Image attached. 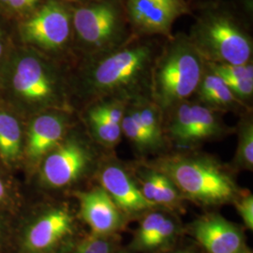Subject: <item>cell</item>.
Instances as JSON below:
<instances>
[{"instance_id":"cell-1","label":"cell","mask_w":253,"mask_h":253,"mask_svg":"<svg viewBox=\"0 0 253 253\" xmlns=\"http://www.w3.org/2000/svg\"><path fill=\"white\" fill-rule=\"evenodd\" d=\"M154 169L169 177L180 194L206 206L234 202L239 195L231 173L207 157L170 156L160 160Z\"/></svg>"},{"instance_id":"cell-2","label":"cell","mask_w":253,"mask_h":253,"mask_svg":"<svg viewBox=\"0 0 253 253\" xmlns=\"http://www.w3.org/2000/svg\"><path fill=\"white\" fill-rule=\"evenodd\" d=\"M204 58L190 39L173 40L156 65L152 93L159 107L177 106L198 89L203 78Z\"/></svg>"},{"instance_id":"cell-3","label":"cell","mask_w":253,"mask_h":253,"mask_svg":"<svg viewBox=\"0 0 253 253\" xmlns=\"http://www.w3.org/2000/svg\"><path fill=\"white\" fill-rule=\"evenodd\" d=\"M208 62L246 65L253 54V43L242 28L226 15L201 19L190 39Z\"/></svg>"},{"instance_id":"cell-4","label":"cell","mask_w":253,"mask_h":253,"mask_svg":"<svg viewBox=\"0 0 253 253\" xmlns=\"http://www.w3.org/2000/svg\"><path fill=\"white\" fill-rule=\"evenodd\" d=\"M153 54L152 46L137 43L109 54L93 71L94 88L105 95L131 89L147 73Z\"/></svg>"},{"instance_id":"cell-5","label":"cell","mask_w":253,"mask_h":253,"mask_svg":"<svg viewBox=\"0 0 253 253\" xmlns=\"http://www.w3.org/2000/svg\"><path fill=\"white\" fill-rule=\"evenodd\" d=\"M76 32L86 44L103 48L115 43L122 31V20L118 7L109 1L92 4L74 12Z\"/></svg>"},{"instance_id":"cell-6","label":"cell","mask_w":253,"mask_h":253,"mask_svg":"<svg viewBox=\"0 0 253 253\" xmlns=\"http://www.w3.org/2000/svg\"><path fill=\"white\" fill-rule=\"evenodd\" d=\"M126 11L140 31L169 35L176 19L190 9L185 0H127Z\"/></svg>"},{"instance_id":"cell-7","label":"cell","mask_w":253,"mask_h":253,"mask_svg":"<svg viewBox=\"0 0 253 253\" xmlns=\"http://www.w3.org/2000/svg\"><path fill=\"white\" fill-rule=\"evenodd\" d=\"M24 32L27 40L45 49H57L70 37V14L63 5L51 1L27 21Z\"/></svg>"},{"instance_id":"cell-8","label":"cell","mask_w":253,"mask_h":253,"mask_svg":"<svg viewBox=\"0 0 253 253\" xmlns=\"http://www.w3.org/2000/svg\"><path fill=\"white\" fill-rule=\"evenodd\" d=\"M88 151L77 142L69 141L50 154L42 166V176L48 185L61 188L77 180L88 164Z\"/></svg>"},{"instance_id":"cell-9","label":"cell","mask_w":253,"mask_h":253,"mask_svg":"<svg viewBox=\"0 0 253 253\" xmlns=\"http://www.w3.org/2000/svg\"><path fill=\"white\" fill-rule=\"evenodd\" d=\"M101 188L118 209L126 215H138L155 206L145 199L141 190L136 186L130 175L118 164H107L100 175Z\"/></svg>"},{"instance_id":"cell-10","label":"cell","mask_w":253,"mask_h":253,"mask_svg":"<svg viewBox=\"0 0 253 253\" xmlns=\"http://www.w3.org/2000/svg\"><path fill=\"white\" fill-rule=\"evenodd\" d=\"M192 234L209 253H242L244 249L241 230L218 215L197 219L192 224Z\"/></svg>"},{"instance_id":"cell-11","label":"cell","mask_w":253,"mask_h":253,"mask_svg":"<svg viewBox=\"0 0 253 253\" xmlns=\"http://www.w3.org/2000/svg\"><path fill=\"white\" fill-rule=\"evenodd\" d=\"M78 197L82 217L93 235H115L124 225L123 213L102 188L82 192Z\"/></svg>"},{"instance_id":"cell-12","label":"cell","mask_w":253,"mask_h":253,"mask_svg":"<svg viewBox=\"0 0 253 253\" xmlns=\"http://www.w3.org/2000/svg\"><path fill=\"white\" fill-rule=\"evenodd\" d=\"M73 230V217L64 209H54L35 222L26 237V245L31 251L52 248Z\"/></svg>"},{"instance_id":"cell-13","label":"cell","mask_w":253,"mask_h":253,"mask_svg":"<svg viewBox=\"0 0 253 253\" xmlns=\"http://www.w3.org/2000/svg\"><path fill=\"white\" fill-rule=\"evenodd\" d=\"M13 86L27 100H48L54 93L53 82L41 62L34 57H25L18 65L13 76Z\"/></svg>"},{"instance_id":"cell-14","label":"cell","mask_w":253,"mask_h":253,"mask_svg":"<svg viewBox=\"0 0 253 253\" xmlns=\"http://www.w3.org/2000/svg\"><path fill=\"white\" fill-rule=\"evenodd\" d=\"M65 122L56 115H43L32 122L27 141V155L39 160L58 144L63 137Z\"/></svg>"},{"instance_id":"cell-15","label":"cell","mask_w":253,"mask_h":253,"mask_svg":"<svg viewBox=\"0 0 253 253\" xmlns=\"http://www.w3.org/2000/svg\"><path fill=\"white\" fill-rule=\"evenodd\" d=\"M198 90L201 100L213 106L227 108L234 106L237 101L224 81L214 73L203 76Z\"/></svg>"},{"instance_id":"cell-16","label":"cell","mask_w":253,"mask_h":253,"mask_svg":"<svg viewBox=\"0 0 253 253\" xmlns=\"http://www.w3.org/2000/svg\"><path fill=\"white\" fill-rule=\"evenodd\" d=\"M192 126L190 132V145L217 136L221 126L215 113L207 106L191 104Z\"/></svg>"},{"instance_id":"cell-17","label":"cell","mask_w":253,"mask_h":253,"mask_svg":"<svg viewBox=\"0 0 253 253\" xmlns=\"http://www.w3.org/2000/svg\"><path fill=\"white\" fill-rule=\"evenodd\" d=\"M21 150V130L17 120L5 113H0V155L12 162Z\"/></svg>"},{"instance_id":"cell-18","label":"cell","mask_w":253,"mask_h":253,"mask_svg":"<svg viewBox=\"0 0 253 253\" xmlns=\"http://www.w3.org/2000/svg\"><path fill=\"white\" fill-rule=\"evenodd\" d=\"M121 130L139 150L146 151L157 148L141 125L134 109H129L125 112L121 122Z\"/></svg>"},{"instance_id":"cell-19","label":"cell","mask_w":253,"mask_h":253,"mask_svg":"<svg viewBox=\"0 0 253 253\" xmlns=\"http://www.w3.org/2000/svg\"><path fill=\"white\" fill-rule=\"evenodd\" d=\"M191 126V104L188 102H182L176 106L175 113L169 127L170 136L177 145H190Z\"/></svg>"},{"instance_id":"cell-20","label":"cell","mask_w":253,"mask_h":253,"mask_svg":"<svg viewBox=\"0 0 253 253\" xmlns=\"http://www.w3.org/2000/svg\"><path fill=\"white\" fill-rule=\"evenodd\" d=\"M235 166L240 170H251L253 167V126L250 120L239 127L238 145L235 153Z\"/></svg>"},{"instance_id":"cell-21","label":"cell","mask_w":253,"mask_h":253,"mask_svg":"<svg viewBox=\"0 0 253 253\" xmlns=\"http://www.w3.org/2000/svg\"><path fill=\"white\" fill-rule=\"evenodd\" d=\"M141 125L157 147L163 145V131L158 110L150 104L141 103L133 107Z\"/></svg>"},{"instance_id":"cell-22","label":"cell","mask_w":253,"mask_h":253,"mask_svg":"<svg viewBox=\"0 0 253 253\" xmlns=\"http://www.w3.org/2000/svg\"><path fill=\"white\" fill-rule=\"evenodd\" d=\"M88 118L93 134L100 144L108 147L118 145L122 136L120 125L113 124L92 112H89Z\"/></svg>"},{"instance_id":"cell-23","label":"cell","mask_w":253,"mask_h":253,"mask_svg":"<svg viewBox=\"0 0 253 253\" xmlns=\"http://www.w3.org/2000/svg\"><path fill=\"white\" fill-rule=\"evenodd\" d=\"M165 217H166L160 212H151L143 218L136 233L135 238L132 242L133 250L145 252L146 246L149 243Z\"/></svg>"},{"instance_id":"cell-24","label":"cell","mask_w":253,"mask_h":253,"mask_svg":"<svg viewBox=\"0 0 253 253\" xmlns=\"http://www.w3.org/2000/svg\"><path fill=\"white\" fill-rule=\"evenodd\" d=\"M180 196V192L176 189L172 181L165 174L158 171L154 205L164 206L166 208H174L178 205Z\"/></svg>"},{"instance_id":"cell-25","label":"cell","mask_w":253,"mask_h":253,"mask_svg":"<svg viewBox=\"0 0 253 253\" xmlns=\"http://www.w3.org/2000/svg\"><path fill=\"white\" fill-rule=\"evenodd\" d=\"M118 240L113 235H92L77 246L74 253H117Z\"/></svg>"},{"instance_id":"cell-26","label":"cell","mask_w":253,"mask_h":253,"mask_svg":"<svg viewBox=\"0 0 253 253\" xmlns=\"http://www.w3.org/2000/svg\"><path fill=\"white\" fill-rule=\"evenodd\" d=\"M208 69L221 79H253V67L252 64L230 65V64L208 62Z\"/></svg>"},{"instance_id":"cell-27","label":"cell","mask_w":253,"mask_h":253,"mask_svg":"<svg viewBox=\"0 0 253 253\" xmlns=\"http://www.w3.org/2000/svg\"><path fill=\"white\" fill-rule=\"evenodd\" d=\"M177 234V224L172 218L165 217L153 237L146 246L145 252H152L170 244Z\"/></svg>"},{"instance_id":"cell-28","label":"cell","mask_w":253,"mask_h":253,"mask_svg":"<svg viewBox=\"0 0 253 253\" xmlns=\"http://www.w3.org/2000/svg\"><path fill=\"white\" fill-rule=\"evenodd\" d=\"M90 112L113 124H117L120 126L125 114V110L122 103L115 100L100 103L96 107L91 109Z\"/></svg>"},{"instance_id":"cell-29","label":"cell","mask_w":253,"mask_h":253,"mask_svg":"<svg viewBox=\"0 0 253 253\" xmlns=\"http://www.w3.org/2000/svg\"><path fill=\"white\" fill-rule=\"evenodd\" d=\"M227 86L232 91L236 99L247 100L252 98L253 94V79H222Z\"/></svg>"},{"instance_id":"cell-30","label":"cell","mask_w":253,"mask_h":253,"mask_svg":"<svg viewBox=\"0 0 253 253\" xmlns=\"http://www.w3.org/2000/svg\"><path fill=\"white\" fill-rule=\"evenodd\" d=\"M236 209L239 215L242 217L245 225L249 229H253V196L247 192V194L242 193V196L238 195L234 201Z\"/></svg>"},{"instance_id":"cell-31","label":"cell","mask_w":253,"mask_h":253,"mask_svg":"<svg viewBox=\"0 0 253 253\" xmlns=\"http://www.w3.org/2000/svg\"><path fill=\"white\" fill-rule=\"evenodd\" d=\"M12 9H25L34 5L38 0H1Z\"/></svg>"},{"instance_id":"cell-32","label":"cell","mask_w":253,"mask_h":253,"mask_svg":"<svg viewBox=\"0 0 253 253\" xmlns=\"http://www.w3.org/2000/svg\"><path fill=\"white\" fill-rule=\"evenodd\" d=\"M4 195H5V188L3 186L2 181L0 180V201L4 198Z\"/></svg>"},{"instance_id":"cell-33","label":"cell","mask_w":253,"mask_h":253,"mask_svg":"<svg viewBox=\"0 0 253 253\" xmlns=\"http://www.w3.org/2000/svg\"><path fill=\"white\" fill-rule=\"evenodd\" d=\"M191 253L189 251H179V252H177V253Z\"/></svg>"},{"instance_id":"cell-34","label":"cell","mask_w":253,"mask_h":253,"mask_svg":"<svg viewBox=\"0 0 253 253\" xmlns=\"http://www.w3.org/2000/svg\"><path fill=\"white\" fill-rule=\"evenodd\" d=\"M2 54V43H1V42H0V55Z\"/></svg>"},{"instance_id":"cell-35","label":"cell","mask_w":253,"mask_h":253,"mask_svg":"<svg viewBox=\"0 0 253 253\" xmlns=\"http://www.w3.org/2000/svg\"></svg>"}]
</instances>
